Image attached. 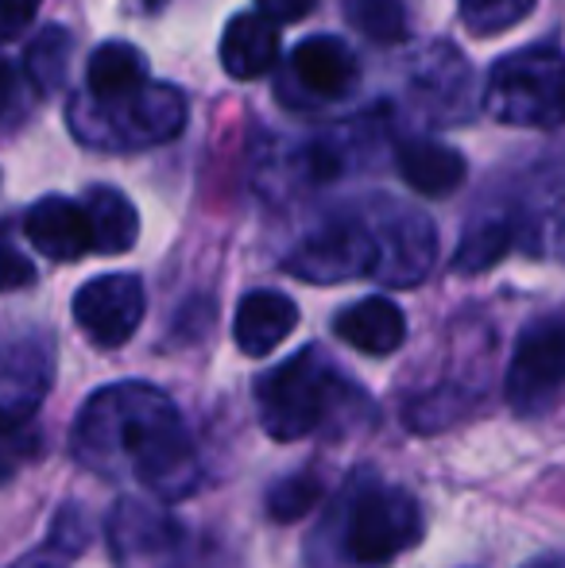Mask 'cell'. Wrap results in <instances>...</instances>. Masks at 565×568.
<instances>
[{
	"label": "cell",
	"instance_id": "obj_29",
	"mask_svg": "<svg viewBox=\"0 0 565 568\" xmlns=\"http://www.w3.org/2000/svg\"><path fill=\"white\" fill-rule=\"evenodd\" d=\"M16 82H20V78H16V67L0 59V116H4V109L16 101Z\"/></svg>",
	"mask_w": 565,
	"mask_h": 568
},
{
	"label": "cell",
	"instance_id": "obj_22",
	"mask_svg": "<svg viewBox=\"0 0 565 568\" xmlns=\"http://www.w3.org/2000/svg\"><path fill=\"white\" fill-rule=\"evenodd\" d=\"M325 499V487H322V476L314 468H302V471H291V476L275 479L268 487V518L272 523H299L306 518L317 503Z\"/></svg>",
	"mask_w": 565,
	"mask_h": 568
},
{
	"label": "cell",
	"instance_id": "obj_8",
	"mask_svg": "<svg viewBox=\"0 0 565 568\" xmlns=\"http://www.w3.org/2000/svg\"><path fill=\"white\" fill-rule=\"evenodd\" d=\"M109 116H98V128L82 132V140L117 143V148H148V143H167L186 124V98L174 85H143L137 98L117 101V105H98Z\"/></svg>",
	"mask_w": 565,
	"mask_h": 568
},
{
	"label": "cell",
	"instance_id": "obj_16",
	"mask_svg": "<svg viewBox=\"0 0 565 568\" xmlns=\"http://www.w3.org/2000/svg\"><path fill=\"white\" fill-rule=\"evenodd\" d=\"M395 166H400L403 182L423 197H445L465 182L468 166L457 148L442 140H407L395 151Z\"/></svg>",
	"mask_w": 565,
	"mask_h": 568
},
{
	"label": "cell",
	"instance_id": "obj_24",
	"mask_svg": "<svg viewBox=\"0 0 565 568\" xmlns=\"http://www.w3.org/2000/svg\"><path fill=\"white\" fill-rule=\"evenodd\" d=\"M345 16L364 39L380 47H395L407 39V8L403 0H349Z\"/></svg>",
	"mask_w": 565,
	"mask_h": 568
},
{
	"label": "cell",
	"instance_id": "obj_15",
	"mask_svg": "<svg viewBox=\"0 0 565 568\" xmlns=\"http://www.w3.org/2000/svg\"><path fill=\"white\" fill-rule=\"evenodd\" d=\"M294 78L317 98H345L356 85V54L337 36H310L291 51Z\"/></svg>",
	"mask_w": 565,
	"mask_h": 568
},
{
	"label": "cell",
	"instance_id": "obj_1",
	"mask_svg": "<svg viewBox=\"0 0 565 568\" xmlns=\"http://www.w3.org/2000/svg\"><path fill=\"white\" fill-rule=\"evenodd\" d=\"M70 453L93 476L137 484L155 503L190 499L205 484L202 453L179 403L143 379L93 390L70 426Z\"/></svg>",
	"mask_w": 565,
	"mask_h": 568
},
{
	"label": "cell",
	"instance_id": "obj_30",
	"mask_svg": "<svg viewBox=\"0 0 565 568\" xmlns=\"http://www.w3.org/2000/svg\"><path fill=\"white\" fill-rule=\"evenodd\" d=\"M527 568H562V557L558 554H546V557H538V561H531Z\"/></svg>",
	"mask_w": 565,
	"mask_h": 568
},
{
	"label": "cell",
	"instance_id": "obj_2",
	"mask_svg": "<svg viewBox=\"0 0 565 568\" xmlns=\"http://www.w3.org/2000/svg\"><path fill=\"white\" fill-rule=\"evenodd\" d=\"M256 414L272 442H302L314 434H341L376 418L372 398L325 356L317 344L294 352L256 383Z\"/></svg>",
	"mask_w": 565,
	"mask_h": 568
},
{
	"label": "cell",
	"instance_id": "obj_21",
	"mask_svg": "<svg viewBox=\"0 0 565 568\" xmlns=\"http://www.w3.org/2000/svg\"><path fill=\"white\" fill-rule=\"evenodd\" d=\"M515 244V229L512 221L492 217V221H476L465 229L457 252H453V271L457 275H481V271L496 267Z\"/></svg>",
	"mask_w": 565,
	"mask_h": 568
},
{
	"label": "cell",
	"instance_id": "obj_6",
	"mask_svg": "<svg viewBox=\"0 0 565 568\" xmlns=\"http://www.w3.org/2000/svg\"><path fill=\"white\" fill-rule=\"evenodd\" d=\"M565 379V325L562 314H546L519 333L507 364L504 398L519 418H543L558 406Z\"/></svg>",
	"mask_w": 565,
	"mask_h": 568
},
{
	"label": "cell",
	"instance_id": "obj_26",
	"mask_svg": "<svg viewBox=\"0 0 565 568\" xmlns=\"http://www.w3.org/2000/svg\"><path fill=\"white\" fill-rule=\"evenodd\" d=\"M31 283H36V263L16 252V247H0V294L23 291Z\"/></svg>",
	"mask_w": 565,
	"mask_h": 568
},
{
	"label": "cell",
	"instance_id": "obj_5",
	"mask_svg": "<svg viewBox=\"0 0 565 568\" xmlns=\"http://www.w3.org/2000/svg\"><path fill=\"white\" fill-rule=\"evenodd\" d=\"M105 541L117 568H186L194 538L155 499L124 495L105 518Z\"/></svg>",
	"mask_w": 565,
	"mask_h": 568
},
{
	"label": "cell",
	"instance_id": "obj_9",
	"mask_svg": "<svg viewBox=\"0 0 565 568\" xmlns=\"http://www.w3.org/2000/svg\"><path fill=\"white\" fill-rule=\"evenodd\" d=\"M143 283L137 275H98L74 294V322L98 348H121L140 329Z\"/></svg>",
	"mask_w": 565,
	"mask_h": 568
},
{
	"label": "cell",
	"instance_id": "obj_13",
	"mask_svg": "<svg viewBox=\"0 0 565 568\" xmlns=\"http://www.w3.org/2000/svg\"><path fill=\"white\" fill-rule=\"evenodd\" d=\"M299 325V306L280 291H252L233 317V341L244 356H272Z\"/></svg>",
	"mask_w": 565,
	"mask_h": 568
},
{
	"label": "cell",
	"instance_id": "obj_18",
	"mask_svg": "<svg viewBox=\"0 0 565 568\" xmlns=\"http://www.w3.org/2000/svg\"><path fill=\"white\" fill-rule=\"evenodd\" d=\"M85 85H90V101L98 105H117V101H129L148 85V62L132 43H101L90 54V67H85Z\"/></svg>",
	"mask_w": 565,
	"mask_h": 568
},
{
	"label": "cell",
	"instance_id": "obj_25",
	"mask_svg": "<svg viewBox=\"0 0 565 568\" xmlns=\"http://www.w3.org/2000/svg\"><path fill=\"white\" fill-rule=\"evenodd\" d=\"M461 8V20L473 36L492 39V36H504L512 31L519 20H527L535 0H457Z\"/></svg>",
	"mask_w": 565,
	"mask_h": 568
},
{
	"label": "cell",
	"instance_id": "obj_19",
	"mask_svg": "<svg viewBox=\"0 0 565 568\" xmlns=\"http://www.w3.org/2000/svg\"><path fill=\"white\" fill-rule=\"evenodd\" d=\"M82 217L90 229V252L124 255L140 236V217L132 202L113 186H93L82 202Z\"/></svg>",
	"mask_w": 565,
	"mask_h": 568
},
{
	"label": "cell",
	"instance_id": "obj_14",
	"mask_svg": "<svg viewBox=\"0 0 565 568\" xmlns=\"http://www.w3.org/2000/svg\"><path fill=\"white\" fill-rule=\"evenodd\" d=\"M333 333L364 356H392L407 341V317L392 298L372 294V298H361L349 310H341Z\"/></svg>",
	"mask_w": 565,
	"mask_h": 568
},
{
	"label": "cell",
	"instance_id": "obj_31",
	"mask_svg": "<svg viewBox=\"0 0 565 568\" xmlns=\"http://www.w3.org/2000/svg\"><path fill=\"white\" fill-rule=\"evenodd\" d=\"M4 479H12V464H8L4 456H0V484H4Z\"/></svg>",
	"mask_w": 565,
	"mask_h": 568
},
{
	"label": "cell",
	"instance_id": "obj_4",
	"mask_svg": "<svg viewBox=\"0 0 565 568\" xmlns=\"http://www.w3.org/2000/svg\"><path fill=\"white\" fill-rule=\"evenodd\" d=\"M484 109L504 124L554 128L562 116V59L558 47H527L496 62L484 90Z\"/></svg>",
	"mask_w": 565,
	"mask_h": 568
},
{
	"label": "cell",
	"instance_id": "obj_12",
	"mask_svg": "<svg viewBox=\"0 0 565 568\" xmlns=\"http://www.w3.org/2000/svg\"><path fill=\"white\" fill-rule=\"evenodd\" d=\"M23 232H28L31 247L54 263H74L90 252V229H85L82 205L70 197H39L23 217Z\"/></svg>",
	"mask_w": 565,
	"mask_h": 568
},
{
	"label": "cell",
	"instance_id": "obj_11",
	"mask_svg": "<svg viewBox=\"0 0 565 568\" xmlns=\"http://www.w3.org/2000/svg\"><path fill=\"white\" fill-rule=\"evenodd\" d=\"M376 240V267L372 275L387 286H418L426 278V271L434 267L437 240L434 225L423 213H395L380 229H372Z\"/></svg>",
	"mask_w": 565,
	"mask_h": 568
},
{
	"label": "cell",
	"instance_id": "obj_17",
	"mask_svg": "<svg viewBox=\"0 0 565 568\" xmlns=\"http://www.w3.org/2000/svg\"><path fill=\"white\" fill-rule=\"evenodd\" d=\"M275 59H280V28L256 12L233 16V23L221 36V67L236 82H252V78L268 74Z\"/></svg>",
	"mask_w": 565,
	"mask_h": 568
},
{
	"label": "cell",
	"instance_id": "obj_3",
	"mask_svg": "<svg viewBox=\"0 0 565 568\" xmlns=\"http://www.w3.org/2000/svg\"><path fill=\"white\" fill-rule=\"evenodd\" d=\"M333 530H337V554L345 565L384 568L423 541L426 518L407 487L361 471L345 487Z\"/></svg>",
	"mask_w": 565,
	"mask_h": 568
},
{
	"label": "cell",
	"instance_id": "obj_28",
	"mask_svg": "<svg viewBox=\"0 0 565 568\" xmlns=\"http://www.w3.org/2000/svg\"><path fill=\"white\" fill-rule=\"evenodd\" d=\"M256 8L260 12L256 16H264L268 23H299V20H306L310 12L317 8V0H256Z\"/></svg>",
	"mask_w": 565,
	"mask_h": 568
},
{
	"label": "cell",
	"instance_id": "obj_10",
	"mask_svg": "<svg viewBox=\"0 0 565 568\" xmlns=\"http://www.w3.org/2000/svg\"><path fill=\"white\" fill-rule=\"evenodd\" d=\"M51 348L31 341L0 344V437L23 429L51 390Z\"/></svg>",
	"mask_w": 565,
	"mask_h": 568
},
{
	"label": "cell",
	"instance_id": "obj_7",
	"mask_svg": "<svg viewBox=\"0 0 565 568\" xmlns=\"http://www.w3.org/2000/svg\"><path fill=\"white\" fill-rule=\"evenodd\" d=\"M294 278L317 286L349 283V278H364L376 267V240L372 229L353 217H337L317 232H310L283 263Z\"/></svg>",
	"mask_w": 565,
	"mask_h": 568
},
{
	"label": "cell",
	"instance_id": "obj_27",
	"mask_svg": "<svg viewBox=\"0 0 565 568\" xmlns=\"http://www.w3.org/2000/svg\"><path fill=\"white\" fill-rule=\"evenodd\" d=\"M43 0H0V43L16 39L31 20H36Z\"/></svg>",
	"mask_w": 565,
	"mask_h": 568
},
{
	"label": "cell",
	"instance_id": "obj_20",
	"mask_svg": "<svg viewBox=\"0 0 565 568\" xmlns=\"http://www.w3.org/2000/svg\"><path fill=\"white\" fill-rule=\"evenodd\" d=\"M93 541V523L85 518L82 507L67 503V507L54 515L51 530H47V541L28 554L23 561H16V568H67L74 557H82Z\"/></svg>",
	"mask_w": 565,
	"mask_h": 568
},
{
	"label": "cell",
	"instance_id": "obj_23",
	"mask_svg": "<svg viewBox=\"0 0 565 568\" xmlns=\"http://www.w3.org/2000/svg\"><path fill=\"white\" fill-rule=\"evenodd\" d=\"M70 47H74V39L62 28L39 31V39H31V47H28V59H23V70H28L31 85H39L43 93L59 90L70 70Z\"/></svg>",
	"mask_w": 565,
	"mask_h": 568
}]
</instances>
